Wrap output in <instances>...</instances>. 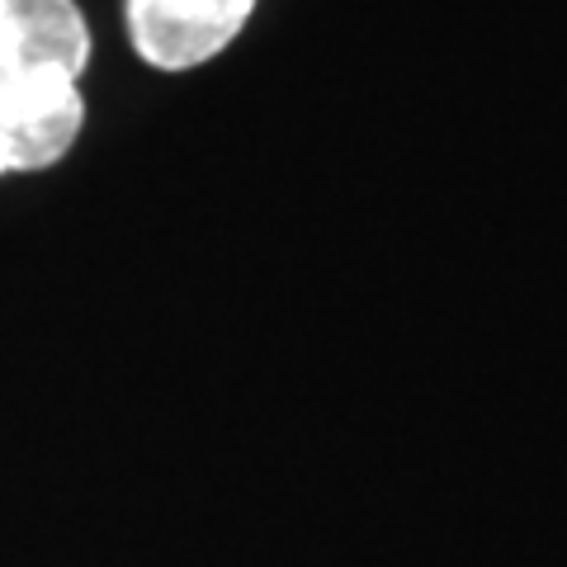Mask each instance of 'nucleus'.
<instances>
[{
    "mask_svg": "<svg viewBox=\"0 0 567 567\" xmlns=\"http://www.w3.org/2000/svg\"><path fill=\"white\" fill-rule=\"evenodd\" d=\"M91 52L76 0H0V85H81Z\"/></svg>",
    "mask_w": 567,
    "mask_h": 567,
    "instance_id": "obj_2",
    "label": "nucleus"
},
{
    "mask_svg": "<svg viewBox=\"0 0 567 567\" xmlns=\"http://www.w3.org/2000/svg\"><path fill=\"white\" fill-rule=\"evenodd\" d=\"M260 0H123V33L142 66L181 76L218 62Z\"/></svg>",
    "mask_w": 567,
    "mask_h": 567,
    "instance_id": "obj_1",
    "label": "nucleus"
}]
</instances>
